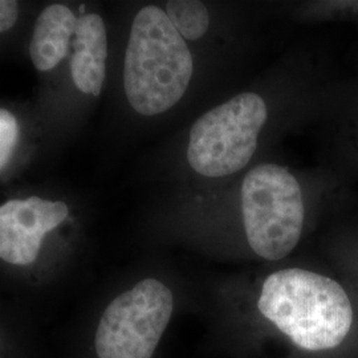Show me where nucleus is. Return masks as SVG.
<instances>
[{"mask_svg": "<svg viewBox=\"0 0 358 358\" xmlns=\"http://www.w3.org/2000/svg\"><path fill=\"white\" fill-rule=\"evenodd\" d=\"M174 309L166 282L143 278L73 325L64 358H155Z\"/></svg>", "mask_w": 358, "mask_h": 358, "instance_id": "nucleus-2", "label": "nucleus"}, {"mask_svg": "<svg viewBox=\"0 0 358 358\" xmlns=\"http://www.w3.org/2000/svg\"><path fill=\"white\" fill-rule=\"evenodd\" d=\"M165 13L183 38H203L210 27V13L202 1L171 0L167 1Z\"/></svg>", "mask_w": 358, "mask_h": 358, "instance_id": "nucleus-10", "label": "nucleus"}, {"mask_svg": "<svg viewBox=\"0 0 358 358\" xmlns=\"http://www.w3.org/2000/svg\"><path fill=\"white\" fill-rule=\"evenodd\" d=\"M19 16V6L13 0H0V34L13 28Z\"/></svg>", "mask_w": 358, "mask_h": 358, "instance_id": "nucleus-12", "label": "nucleus"}, {"mask_svg": "<svg viewBox=\"0 0 358 358\" xmlns=\"http://www.w3.org/2000/svg\"><path fill=\"white\" fill-rule=\"evenodd\" d=\"M77 19L63 4L48 6L38 15L29 43L31 60L36 69L48 72L64 59L76 31Z\"/></svg>", "mask_w": 358, "mask_h": 358, "instance_id": "nucleus-8", "label": "nucleus"}, {"mask_svg": "<svg viewBox=\"0 0 358 358\" xmlns=\"http://www.w3.org/2000/svg\"><path fill=\"white\" fill-rule=\"evenodd\" d=\"M304 202L297 179L285 167L263 164L248 171L242 186L247 242L269 262L289 255L304 227Z\"/></svg>", "mask_w": 358, "mask_h": 358, "instance_id": "nucleus-4", "label": "nucleus"}, {"mask_svg": "<svg viewBox=\"0 0 358 358\" xmlns=\"http://www.w3.org/2000/svg\"><path fill=\"white\" fill-rule=\"evenodd\" d=\"M0 358H43L38 324L0 310Z\"/></svg>", "mask_w": 358, "mask_h": 358, "instance_id": "nucleus-9", "label": "nucleus"}, {"mask_svg": "<svg viewBox=\"0 0 358 358\" xmlns=\"http://www.w3.org/2000/svg\"><path fill=\"white\" fill-rule=\"evenodd\" d=\"M267 118V105L252 92L208 110L190 131L187 161L192 170L210 178L241 171L252 159Z\"/></svg>", "mask_w": 358, "mask_h": 358, "instance_id": "nucleus-5", "label": "nucleus"}, {"mask_svg": "<svg viewBox=\"0 0 358 358\" xmlns=\"http://www.w3.org/2000/svg\"><path fill=\"white\" fill-rule=\"evenodd\" d=\"M108 38L103 17L88 13L77 19L71 75L77 87L85 94L100 96L106 75Z\"/></svg>", "mask_w": 358, "mask_h": 358, "instance_id": "nucleus-7", "label": "nucleus"}, {"mask_svg": "<svg viewBox=\"0 0 358 358\" xmlns=\"http://www.w3.org/2000/svg\"><path fill=\"white\" fill-rule=\"evenodd\" d=\"M19 124L16 117L0 108V171L8 165L19 141Z\"/></svg>", "mask_w": 358, "mask_h": 358, "instance_id": "nucleus-11", "label": "nucleus"}, {"mask_svg": "<svg viewBox=\"0 0 358 358\" xmlns=\"http://www.w3.org/2000/svg\"><path fill=\"white\" fill-rule=\"evenodd\" d=\"M256 307L276 332L306 353L341 345L353 325V308L344 288L307 269L271 273L262 285Z\"/></svg>", "mask_w": 358, "mask_h": 358, "instance_id": "nucleus-1", "label": "nucleus"}, {"mask_svg": "<svg viewBox=\"0 0 358 358\" xmlns=\"http://www.w3.org/2000/svg\"><path fill=\"white\" fill-rule=\"evenodd\" d=\"M192 52L166 13L146 6L136 15L125 52L124 88L131 108L142 115L171 109L189 88Z\"/></svg>", "mask_w": 358, "mask_h": 358, "instance_id": "nucleus-3", "label": "nucleus"}, {"mask_svg": "<svg viewBox=\"0 0 358 358\" xmlns=\"http://www.w3.org/2000/svg\"><path fill=\"white\" fill-rule=\"evenodd\" d=\"M69 215L64 202L40 196L11 199L0 205V263L16 271H32L41 263L48 236Z\"/></svg>", "mask_w": 358, "mask_h": 358, "instance_id": "nucleus-6", "label": "nucleus"}]
</instances>
